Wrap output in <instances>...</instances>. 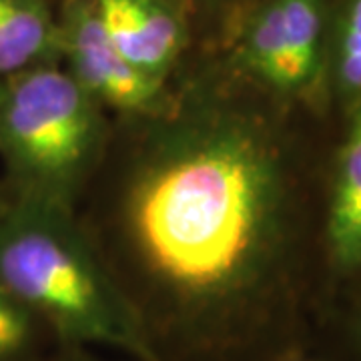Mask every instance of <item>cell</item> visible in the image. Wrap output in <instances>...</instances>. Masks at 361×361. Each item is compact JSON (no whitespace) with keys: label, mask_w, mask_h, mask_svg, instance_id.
<instances>
[{"label":"cell","mask_w":361,"mask_h":361,"mask_svg":"<svg viewBox=\"0 0 361 361\" xmlns=\"http://www.w3.org/2000/svg\"><path fill=\"white\" fill-rule=\"evenodd\" d=\"M289 197L283 147L255 111L197 104L159 125L127 180L123 227L161 360L231 357L279 322Z\"/></svg>","instance_id":"1"},{"label":"cell","mask_w":361,"mask_h":361,"mask_svg":"<svg viewBox=\"0 0 361 361\" xmlns=\"http://www.w3.org/2000/svg\"><path fill=\"white\" fill-rule=\"evenodd\" d=\"M0 287L71 348L163 361L130 295L94 257L68 207L18 197L4 209Z\"/></svg>","instance_id":"2"},{"label":"cell","mask_w":361,"mask_h":361,"mask_svg":"<svg viewBox=\"0 0 361 361\" xmlns=\"http://www.w3.org/2000/svg\"><path fill=\"white\" fill-rule=\"evenodd\" d=\"M101 104L56 66L2 78L0 153L18 197L68 207L101 151Z\"/></svg>","instance_id":"3"},{"label":"cell","mask_w":361,"mask_h":361,"mask_svg":"<svg viewBox=\"0 0 361 361\" xmlns=\"http://www.w3.org/2000/svg\"><path fill=\"white\" fill-rule=\"evenodd\" d=\"M61 42L68 52L71 75L97 103L130 115L155 111L161 80L135 68L116 51L92 4L73 11Z\"/></svg>","instance_id":"4"},{"label":"cell","mask_w":361,"mask_h":361,"mask_svg":"<svg viewBox=\"0 0 361 361\" xmlns=\"http://www.w3.org/2000/svg\"><path fill=\"white\" fill-rule=\"evenodd\" d=\"M104 35L130 65L163 80L183 44L179 16L163 0H92Z\"/></svg>","instance_id":"5"},{"label":"cell","mask_w":361,"mask_h":361,"mask_svg":"<svg viewBox=\"0 0 361 361\" xmlns=\"http://www.w3.org/2000/svg\"><path fill=\"white\" fill-rule=\"evenodd\" d=\"M327 247L339 271L361 267V104L337 155L327 213Z\"/></svg>","instance_id":"6"},{"label":"cell","mask_w":361,"mask_h":361,"mask_svg":"<svg viewBox=\"0 0 361 361\" xmlns=\"http://www.w3.org/2000/svg\"><path fill=\"white\" fill-rule=\"evenodd\" d=\"M59 44L42 0H0V78L44 65Z\"/></svg>","instance_id":"7"},{"label":"cell","mask_w":361,"mask_h":361,"mask_svg":"<svg viewBox=\"0 0 361 361\" xmlns=\"http://www.w3.org/2000/svg\"><path fill=\"white\" fill-rule=\"evenodd\" d=\"M287 56L289 92L307 90L317 80L323 61L322 0H273Z\"/></svg>","instance_id":"8"},{"label":"cell","mask_w":361,"mask_h":361,"mask_svg":"<svg viewBox=\"0 0 361 361\" xmlns=\"http://www.w3.org/2000/svg\"><path fill=\"white\" fill-rule=\"evenodd\" d=\"M334 80L343 101L361 104V0H345L337 18Z\"/></svg>","instance_id":"9"},{"label":"cell","mask_w":361,"mask_h":361,"mask_svg":"<svg viewBox=\"0 0 361 361\" xmlns=\"http://www.w3.org/2000/svg\"><path fill=\"white\" fill-rule=\"evenodd\" d=\"M35 317L0 287V361L16 360L35 336Z\"/></svg>","instance_id":"10"},{"label":"cell","mask_w":361,"mask_h":361,"mask_svg":"<svg viewBox=\"0 0 361 361\" xmlns=\"http://www.w3.org/2000/svg\"><path fill=\"white\" fill-rule=\"evenodd\" d=\"M349 336L353 339V343L361 349V301L360 305L355 307L353 315H351V322H349Z\"/></svg>","instance_id":"11"},{"label":"cell","mask_w":361,"mask_h":361,"mask_svg":"<svg viewBox=\"0 0 361 361\" xmlns=\"http://www.w3.org/2000/svg\"><path fill=\"white\" fill-rule=\"evenodd\" d=\"M0 97H2V78H0Z\"/></svg>","instance_id":"12"},{"label":"cell","mask_w":361,"mask_h":361,"mask_svg":"<svg viewBox=\"0 0 361 361\" xmlns=\"http://www.w3.org/2000/svg\"><path fill=\"white\" fill-rule=\"evenodd\" d=\"M4 209H6V207H4ZM4 209H2V207H0V215H2V213H4Z\"/></svg>","instance_id":"13"},{"label":"cell","mask_w":361,"mask_h":361,"mask_svg":"<svg viewBox=\"0 0 361 361\" xmlns=\"http://www.w3.org/2000/svg\"><path fill=\"white\" fill-rule=\"evenodd\" d=\"M65 361H87V360H65Z\"/></svg>","instance_id":"14"},{"label":"cell","mask_w":361,"mask_h":361,"mask_svg":"<svg viewBox=\"0 0 361 361\" xmlns=\"http://www.w3.org/2000/svg\"><path fill=\"white\" fill-rule=\"evenodd\" d=\"M291 361H301V360H291Z\"/></svg>","instance_id":"15"}]
</instances>
